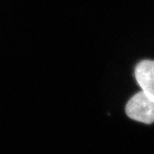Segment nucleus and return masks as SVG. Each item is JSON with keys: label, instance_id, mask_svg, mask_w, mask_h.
<instances>
[{"label": "nucleus", "instance_id": "f257e3e1", "mask_svg": "<svg viewBox=\"0 0 154 154\" xmlns=\"http://www.w3.org/2000/svg\"><path fill=\"white\" fill-rule=\"evenodd\" d=\"M126 113L132 120L146 124H152L154 122V101L141 91L128 101Z\"/></svg>", "mask_w": 154, "mask_h": 154}, {"label": "nucleus", "instance_id": "f03ea898", "mask_svg": "<svg viewBox=\"0 0 154 154\" xmlns=\"http://www.w3.org/2000/svg\"><path fill=\"white\" fill-rule=\"evenodd\" d=\"M134 75L142 91L154 101V61L144 60L138 63Z\"/></svg>", "mask_w": 154, "mask_h": 154}]
</instances>
